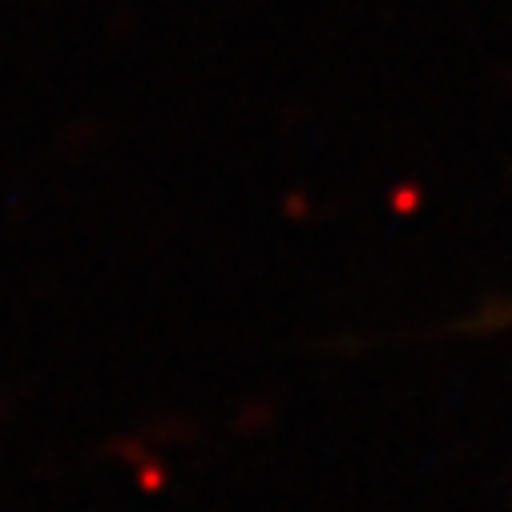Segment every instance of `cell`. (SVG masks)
<instances>
[{
  "mask_svg": "<svg viewBox=\"0 0 512 512\" xmlns=\"http://www.w3.org/2000/svg\"><path fill=\"white\" fill-rule=\"evenodd\" d=\"M504 323H512V311H508V315H504Z\"/></svg>",
  "mask_w": 512,
  "mask_h": 512,
  "instance_id": "obj_1",
  "label": "cell"
}]
</instances>
